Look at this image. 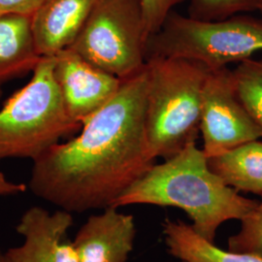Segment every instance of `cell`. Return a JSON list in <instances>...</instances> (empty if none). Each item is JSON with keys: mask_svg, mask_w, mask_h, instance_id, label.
<instances>
[{"mask_svg": "<svg viewBox=\"0 0 262 262\" xmlns=\"http://www.w3.org/2000/svg\"><path fill=\"white\" fill-rule=\"evenodd\" d=\"M146 72L123 80L81 132L33 161L28 187L69 213L113 206L155 164L145 126Z\"/></svg>", "mask_w": 262, "mask_h": 262, "instance_id": "6da1fadb", "label": "cell"}, {"mask_svg": "<svg viewBox=\"0 0 262 262\" xmlns=\"http://www.w3.org/2000/svg\"><path fill=\"white\" fill-rule=\"evenodd\" d=\"M258 202L244 197L211 170L208 158L196 142L151 168L114 203L173 207L183 210L197 234L214 243L225 222L241 221Z\"/></svg>", "mask_w": 262, "mask_h": 262, "instance_id": "7a4b0ae2", "label": "cell"}, {"mask_svg": "<svg viewBox=\"0 0 262 262\" xmlns=\"http://www.w3.org/2000/svg\"><path fill=\"white\" fill-rule=\"evenodd\" d=\"M209 71L189 59L147 58L145 126L156 159H171L189 143L196 142Z\"/></svg>", "mask_w": 262, "mask_h": 262, "instance_id": "3957f363", "label": "cell"}, {"mask_svg": "<svg viewBox=\"0 0 262 262\" xmlns=\"http://www.w3.org/2000/svg\"><path fill=\"white\" fill-rule=\"evenodd\" d=\"M54 56H42L31 80L0 110V162L40 158L82 125L66 112L54 77Z\"/></svg>", "mask_w": 262, "mask_h": 262, "instance_id": "277c9868", "label": "cell"}, {"mask_svg": "<svg viewBox=\"0 0 262 262\" xmlns=\"http://www.w3.org/2000/svg\"><path fill=\"white\" fill-rule=\"evenodd\" d=\"M148 57L184 58L208 70L242 62L262 52V19L246 15L204 21L171 12L147 42Z\"/></svg>", "mask_w": 262, "mask_h": 262, "instance_id": "5b68a950", "label": "cell"}, {"mask_svg": "<svg viewBox=\"0 0 262 262\" xmlns=\"http://www.w3.org/2000/svg\"><path fill=\"white\" fill-rule=\"evenodd\" d=\"M146 48L139 0H97L68 49L104 71L126 80L144 69Z\"/></svg>", "mask_w": 262, "mask_h": 262, "instance_id": "8992f818", "label": "cell"}, {"mask_svg": "<svg viewBox=\"0 0 262 262\" xmlns=\"http://www.w3.org/2000/svg\"><path fill=\"white\" fill-rule=\"evenodd\" d=\"M200 134L207 158L250 141L262 138V130L235 92L232 70L209 71L202 93Z\"/></svg>", "mask_w": 262, "mask_h": 262, "instance_id": "52a82bcc", "label": "cell"}, {"mask_svg": "<svg viewBox=\"0 0 262 262\" xmlns=\"http://www.w3.org/2000/svg\"><path fill=\"white\" fill-rule=\"evenodd\" d=\"M54 57V77L66 112L83 125L112 99L123 80L94 66L70 49Z\"/></svg>", "mask_w": 262, "mask_h": 262, "instance_id": "ba28073f", "label": "cell"}, {"mask_svg": "<svg viewBox=\"0 0 262 262\" xmlns=\"http://www.w3.org/2000/svg\"><path fill=\"white\" fill-rule=\"evenodd\" d=\"M73 224L72 213L66 210L51 213L43 207H29L16 226L24 242L4 253L11 262H79L73 241L67 238Z\"/></svg>", "mask_w": 262, "mask_h": 262, "instance_id": "9c48e42d", "label": "cell"}, {"mask_svg": "<svg viewBox=\"0 0 262 262\" xmlns=\"http://www.w3.org/2000/svg\"><path fill=\"white\" fill-rule=\"evenodd\" d=\"M135 237L134 216L110 206L91 215L72 241L79 262H126Z\"/></svg>", "mask_w": 262, "mask_h": 262, "instance_id": "30bf717a", "label": "cell"}, {"mask_svg": "<svg viewBox=\"0 0 262 262\" xmlns=\"http://www.w3.org/2000/svg\"><path fill=\"white\" fill-rule=\"evenodd\" d=\"M97 0H46L31 17L40 56H55L70 47Z\"/></svg>", "mask_w": 262, "mask_h": 262, "instance_id": "8fae6325", "label": "cell"}, {"mask_svg": "<svg viewBox=\"0 0 262 262\" xmlns=\"http://www.w3.org/2000/svg\"><path fill=\"white\" fill-rule=\"evenodd\" d=\"M42 56L31 30V18L0 15V84L33 72Z\"/></svg>", "mask_w": 262, "mask_h": 262, "instance_id": "7c38bea8", "label": "cell"}, {"mask_svg": "<svg viewBox=\"0 0 262 262\" xmlns=\"http://www.w3.org/2000/svg\"><path fill=\"white\" fill-rule=\"evenodd\" d=\"M209 167L228 187L262 197V141H250L208 159Z\"/></svg>", "mask_w": 262, "mask_h": 262, "instance_id": "4fadbf2b", "label": "cell"}, {"mask_svg": "<svg viewBox=\"0 0 262 262\" xmlns=\"http://www.w3.org/2000/svg\"><path fill=\"white\" fill-rule=\"evenodd\" d=\"M168 253L183 262H262V257L250 253L223 250L197 234L191 225L183 221L166 220L162 225Z\"/></svg>", "mask_w": 262, "mask_h": 262, "instance_id": "5bb4252c", "label": "cell"}, {"mask_svg": "<svg viewBox=\"0 0 262 262\" xmlns=\"http://www.w3.org/2000/svg\"><path fill=\"white\" fill-rule=\"evenodd\" d=\"M235 92L262 130V58H249L232 70Z\"/></svg>", "mask_w": 262, "mask_h": 262, "instance_id": "9a60e30c", "label": "cell"}, {"mask_svg": "<svg viewBox=\"0 0 262 262\" xmlns=\"http://www.w3.org/2000/svg\"><path fill=\"white\" fill-rule=\"evenodd\" d=\"M188 17L214 21L230 18L240 13L257 11L256 0H189Z\"/></svg>", "mask_w": 262, "mask_h": 262, "instance_id": "2e32d148", "label": "cell"}, {"mask_svg": "<svg viewBox=\"0 0 262 262\" xmlns=\"http://www.w3.org/2000/svg\"><path fill=\"white\" fill-rule=\"evenodd\" d=\"M240 222L239 231L227 240V250L262 257V197L253 211Z\"/></svg>", "mask_w": 262, "mask_h": 262, "instance_id": "e0dca14e", "label": "cell"}, {"mask_svg": "<svg viewBox=\"0 0 262 262\" xmlns=\"http://www.w3.org/2000/svg\"><path fill=\"white\" fill-rule=\"evenodd\" d=\"M185 1L187 0H139L147 42L161 28L173 8Z\"/></svg>", "mask_w": 262, "mask_h": 262, "instance_id": "ac0fdd59", "label": "cell"}, {"mask_svg": "<svg viewBox=\"0 0 262 262\" xmlns=\"http://www.w3.org/2000/svg\"><path fill=\"white\" fill-rule=\"evenodd\" d=\"M46 0H0V15H19L31 18Z\"/></svg>", "mask_w": 262, "mask_h": 262, "instance_id": "d6986e66", "label": "cell"}, {"mask_svg": "<svg viewBox=\"0 0 262 262\" xmlns=\"http://www.w3.org/2000/svg\"><path fill=\"white\" fill-rule=\"evenodd\" d=\"M28 190V185L10 181L2 172H0V197L11 196L24 193Z\"/></svg>", "mask_w": 262, "mask_h": 262, "instance_id": "ffe728a7", "label": "cell"}, {"mask_svg": "<svg viewBox=\"0 0 262 262\" xmlns=\"http://www.w3.org/2000/svg\"><path fill=\"white\" fill-rule=\"evenodd\" d=\"M0 262H11L9 258L5 255V253H2L1 251H0Z\"/></svg>", "mask_w": 262, "mask_h": 262, "instance_id": "44dd1931", "label": "cell"}, {"mask_svg": "<svg viewBox=\"0 0 262 262\" xmlns=\"http://www.w3.org/2000/svg\"><path fill=\"white\" fill-rule=\"evenodd\" d=\"M256 4H257V11L262 14V0H256Z\"/></svg>", "mask_w": 262, "mask_h": 262, "instance_id": "7402d4cb", "label": "cell"}, {"mask_svg": "<svg viewBox=\"0 0 262 262\" xmlns=\"http://www.w3.org/2000/svg\"><path fill=\"white\" fill-rule=\"evenodd\" d=\"M2 94H3V92H2V89H1V84H0V97L2 96Z\"/></svg>", "mask_w": 262, "mask_h": 262, "instance_id": "603a6c76", "label": "cell"}, {"mask_svg": "<svg viewBox=\"0 0 262 262\" xmlns=\"http://www.w3.org/2000/svg\"><path fill=\"white\" fill-rule=\"evenodd\" d=\"M181 262H183V261H181Z\"/></svg>", "mask_w": 262, "mask_h": 262, "instance_id": "cb8c5ba5", "label": "cell"}]
</instances>
